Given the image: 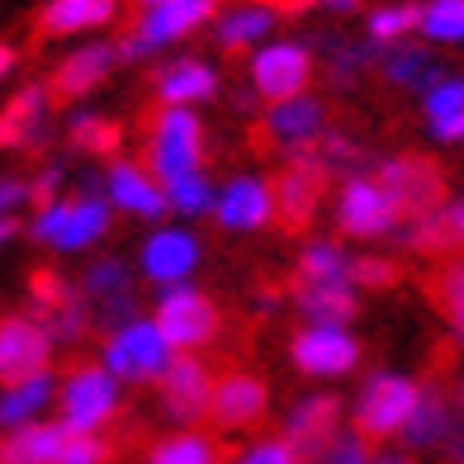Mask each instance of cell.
Masks as SVG:
<instances>
[{
    "instance_id": "6da1fadb",
    "label": "cell",
    "mask_w": 464,
    "mask_h": 464,
    "mask_svg": "<svg viewBox=\"0 0 464 464\" xmlns=\"http://www.w3.org/2000/svg\"><path fill=\"white\" fill-rule=\"evenodd\" d=\"M114 227V208L104 204V195H81V189H67L62 199L34 208L24 218V237L34 246L62 251V256H76V251H91L110 237Z\"/></svg>"
},
{
    "instance_id": "7a4b0ae2",
    "label": "cell",
    "mask_w": 464,
    "mask_h": 464,
    "mask_svg": "<svg viewBox=\"0 0 464 464\" xmlns=\"http://www.w3.org/2000/svg\"><path fill=\"white\" fill-rule=\"evenodd\" d=\"M119 403H123V384L100 361H76V365H67V374H57L53 408L67 431L104 436V427L119 417Z\"/></svg>"
},
{
    "instance_id": "3957f363",
    "label": "cell",
    "mask_w": 464,
    "mask_h": 464,
    "mask_svg": "<svg viewBox=\"0 0 464 464\" xmlns=\"http://www.w3.org/2000/svg\"><path fill=\"white\" fill-rule=\"evenodd\" d=\"M152 323L166 342H171L176 355H199L218 342L223 308H218L214 294H204L199 285H171V289H157Z\"/></svg>"
},
{
    "instance_id": "277c9868",
    "label": "cell",
    "mask_w": 464,
    "mask_h": 464,
    "mask_svg": "<svg viewBox=\"0 0 464 464\" xmlns=\"http://www.w3.org/2000/svg\"><path fill=\"white\" fill-rule=\"evenodd\" d=\"M142 166L161 185L176 180V176H189V171H204V123H199V114L161 104V110L147 119Z\"/></svg>"
},
{
    "instance_id": "5b68a950",
    "label": "cell",
    "mask_w": 464,
    "mask_h": 464,
    "mask_svg": "<svg viewBox=\"0 0 464 464\" xmlns=\"http://www.w3.org/2000/svg\"><path fill=\"white\" fill-rule=\"evenodd\" d=\"M171 342L157 332V323L138 313V318L100 332V365L110 370L119 384H157L161 370L171 365Z\"/></svg>"
},
{
    "instance_id": "8992f818",
    "label": "cell",
    "mask_w": 464,
    "mask_h": 464,
    "mask_svg": "<svg viewBox=\"0 0 464 464\" xmlns=\"http://www.w3.org/2000/svg\"><path fill=\"white\" fill-rule=\"evenodd\" d=\"M421 398V384L408 374H393V370H374L361 379L355 389V403H351V427L355 436L365 440H398L403 421L412 417Z\"/></svg>"
},
{
    "instance_id": "52a82bcc",
    "label": "cell",
    "mask_w": 464,
    "mask_h": 464,
    "mask_svg": "<svg viewBox=\"0 0 464 464\" xmlns=\"http://www.w3.org/2000/svg\"><path fill=\"white\" fill-rule=\"evenodd\" d=\"M332 185V171L323 166V157L313 152V147H299V152H289L285 166L276 171V180H270V199H276V223L285 232H308L313 218H318L323 208V195Z\"/></svg>"
},
{
    "instance_id": "ba28073f",
    "label": "cell",
    "mask_w": 464,
    "mask_h": 464,
    "mask_svg": "<svg viewBox=\"0 0 464 464\" xmlns=\"http://www.w3.org/2000/svg\"><path fill=\"white\" fill-rule=\"evenodd\" d=\"M214 14H218V0H161V5H147L138 14V24L114 44V53L119 62H142V57L180 44L185 34H195Z\"/></svg>"
},
{
    "instance_id": "9c48e42d",
    "label": "cell",
    "mask_w": 464,
    "mask_h": 464,
    "mask_svg": "<svg viewBox=\"0 0 464 464\" xmlns=\"http://www.w3.org/2000/svg\"><path fill=\"white\" fill-rule=\"evenodd\" d=\"M76 294L81 304L91 308V323L95 332H110L119 323H129L142 313V299H138V280L123 256H95L86 261V270L76 276Z\"/></svg>"
},
{
    "instance_id": "30bf717a",
    "label": "cell",
    "mask_w": 464,
    "mask_h": 464,
    "mask_svg": "<svg viewBox=\"0 0 464 464\" xmlns=\"http://www.w3.org/2000/svg\"><path fill=\"white\" fill-rule=\"evenodd\" d=\"M370 176L393 195V204H398V214H403V218H417V214H431V208L450 204L446 171H440L431 157H417V152L379 157Z\"/></svg>"
},
{
    "instance_id": "8fae6325",
    "label": "cell",
    "mask_w": 464,
    "mask_h": 464,
    "mask_svg": "<svg viewBox=\"0 0 464 464\" xmlns=\"http://www.w3.org/2000/svg\"><path fill=\"white\" fill-rule=\"evenodd\" d=\"M398 223H403V214L374 176H346L336 185V232H346L355 242H379L393 237Z\"/></svg>"
},
{
    "instance_id": "7c38bea8",
    "label": "cell",
    "mask_w": 464,
    "mask_h": 464,
    "mask_svg": "<svg viewBox=\"0 0 464 464\" xmlns=\"http://www.w3.org/2000/svg\"><path fill=\"white\" fill-rule=\"evenodd\" d=\"M214 370L204 355H171V365L157 379V408L171 427H199L208 421V398H214Z\"/></svg>"
},
{
    "instance_id": "4fadbf2b",
    "label": "cell",
    "mask_w": 464,
    "mask_h": 464,
    "mask_svg": "<svg viewBox=\"0 0 464 464\" xmlns=\"http://www.w3.org/2000/svg\"><path fill=\"white\" fill-rule=\"evenodd\" d=\"M361 342L351 336V327H318L304 323L289 336V365L308 379H342L361 365Z\"/></svg>"
},
{
    "instance_id": "5bb4252c",
    "label": "cell",
    "mask_w": 464,
    "mask_h": 464,
    "mask_svg": "<svg viewBox=\"0 0 464 464\" xmlns=\"http://www.w3.org/2000/svg\"><path fill=\"white\" fill-rule=\"evenodd\" d=\"M53 361H57V346L48 342V332L34 313L24 308L0 313V389L53 370Z\"/></svg>"
},
{
    "instance_id": "9a60e30c",
    "label": "cell",
    "mask_w": 464,
    "mask_h": 464,
    "mask_svg": "<svg viewBox=\"0 0 464 464\" xmlns=\"http://www.w3.org/2000/svg\"><path fill=\"white\" fill-rule=\"evenodd\" d=\"M100 180H104V204H110L114 214H129V218H142V223H161L166 214H171L161 180L133 157L104 161Z\"/></svg>"
},
{
    "instance_id": "2e32d148",
    "label": "cell",
    "mask_w": 464,
    "mask_h": 464,
    "mask_svg": "<svg viewBox=\"0 0 464 464\" xmlns=\"http://www.w3.org/2000/svg\"><path fill=\"white\" fill-rule=\"evenodd\" d=\"M204 246L189 227H152L138 246V270L142 280H152V289H171V285H189V276L199 270Z\"/></svg>"
},
{
    "instance_id": "e0dca14e",
    "label": "cell",
    "mask_w": 464,
    "mask_h": 464,
    "mask_svg": "<svg viewBox=\"0 0 464 464\" xmlns=\"http://www.w3.org/2000/svg\"><path fill=\"white\" fill-rule=\"evenodd\" d=\"M313 81V53L304 44H261L251 53V91H256L266 104H280V100H294L304 95Z\"/></svg>"
},
{
    "instance_id": "ac0fdd59",
    "label": "cell",
    "mask_w": 464,
    "mask_h": 464,
    "mask_svg": "<svg viewBox=\"0 0 464 464\" xmlns=\"http://www.w3.org/2000/svg\"><path fill=\"white\" fill-rule=\"evenodd\" d=\"M53 91L48 81H29L0 104V152H38L53 133Z\"/></svg>"
},
{
    "instance_id": "d6986e66",
    "label": "cell",
    "mask_w": 464,
    "mask_h": 464,
    "mask_svg": "<svg viewBox=\"0 0 464 464\" xmlns=\"http://www.w3.org/2000/svg\"><path fill=\"white\" fill-rule=\"evenodd\" d=\"M266 408H270V389L261 374L251 370H227L214 379V398H208V421L218 431L237 436V431H251L266 421Z\"/></svg>"
},
{
    "instance_id": "ffe728a7",
    "label": "cell",
    "mask_w": 464,
    "mask_h": 464,
    "mask_svg": "<svg viewBox=\"0 0 464 464\" xmlns=\"http://www.w3.org/2000/svg\"><path fill=\"white\" fill-rule=\"evenodd\" d=\"M342 417H346L342 398H332V393H304L299 403L285 412V440L308 464H318L323 450L336 440V431H342Z\"/></svg>"
},
{
    "instance_id": "44dd1931",
    "label": "cell",
    "mask_w": 464,
    "mask_h": 464,
    "mask_svg": "<svg viewBox=\"0 0 464 464\" xmlns=\"http://www.w3.org/2000/svg\"><path fill=\"white\" fill-rule=\"evenodd\" d=\"M261 133L270 147L280 152H299V147H313L323 133H327V104L318 95H294V100H280V104H266L261 114Z\"/></svg>"
},
{
    "instance_id": "7402d4cb",
    "label": "cell",
    "mask_w": 464,
    "mask_h": 464,
    "mask_svg": "<svg viewBox=\"0 0 464 464\" xmlns=\"http://www.w3.org/2000/svg\"><path fill=\"white\" fill-rule=\"evenodd\" d=\"M276 218V199H270V180L266 176H232L227 185H218L214 195V223L223 232H261Z\"/></svg>"
},
{
    "instance_id": "603a6c76",
    "label": "cell",
    "mask_w": 464,
    "mask_h": 464,
    "mask_svg": "<svg viewBox=\"0 0 464 464\" xmlns=\"http://www.w3.org/2000/svg\"><path fill=\"white\" fill-rule=\"evenodd\" d=\"M114 67H119V53H114V44H100V38H91V44H81V48H72L67 57L53 67V76H48V91H53V100H86V95H95L104 81L114 76Z\"/></svg>"
},
{
    "instance_id": "cb8c5ba5",
    "label": "cell",
    "mask_w": 464,
    "mask_h": 464,
    "mask_svg": "<svg viewBox=\"0 0 464 464\" xmlns=\"http://www.w3.org/2000/svg\"><path fill=\"white\" fill-rule=\"evenodd\" d=\"M289 299L304 323H318V327H351L361 318V294H355L351 280H294Z\"/></svg>"
},
{
    "instance_id": "d4e9b609",
    "label": "cell",
    "mask_w": 464,
    "mask_h": 464,
    "mask_svg": "<svg viewBox=\"0 0 464 464\" xmlns=\"http://www.w3.org/2000/svg\"><path fill=\"white\" fill-rule=\"evenodd\" d=\"M152 95H157V104L189 110V104H204V100L218 95V72H214V62H204V57H176L152 76Z\"/></svg>"
},
{
    "instance_id": "484cf974",
    "label": "cell",
    "mask_w": 464,
    "mask_h": 464,
    "mask_svg": "<svg viewBox=\"0 0 464 464\" xmlns=\"http://www.w3.org/2000/svg\"><path fill=\"white\" fill-rule=\"evenodd\" d=\"M114 14H119V0H48L34 24L38 38H76L114 24Z\"/></svg>"
},
{
    "instance_id": "4316f807",
    "label": "cell",
    "mask_w": 464,
    "mask_h": 464,
    "mask_svg": "<svg viewBox=\"0 0 464 464\" xmlns=\"http://www.w3.org/2000/svg\"><path fill=\"white\" fill-rule=\"evenodd\" d=\"M374 67H379V76H384L389 86L417 91V95H427L436 81L446 76V72H440V62H436L427 48H421V44H408V38H403V44L379 48V62H374Z\"/></svg>"
},
{
    "instance_id": "83f0119b",
    "label": "cell",
    "mask_w": 464,
    "mask_h": 464,
    "mask_svg": "<svg viewBox=\"0 0 464 464\" xmlns=\"http://www.w3.org/2000/svg\"><path fill=\"white\" fill-rule=\"evenodd\" d=\"M57 403V374L44 370L34 379H19V384L0 389V431L29 427V421H44Z\"/></svg>"
},
{
    "instance_id": "f1b7e54d",
    "label": "cell",
    "mask_w": 464,
    "mask_h": 464,
    "mask_svg": "<svg viewBox=\"0 0 464 464\" xmlns=\"http://www.w3.org/2000/svg\"><path fill=\"white\" fill-rule=\"evenodd\" d=\"M276 19L280 10L266 5V0H246V5H232L214 19V44L223 53H242V48H256L276 34Z\"/></svg>"
},
{
    "instance_id": "f546056e",
    "label": "cell",
    "mask_w": 464,
    "mask_h": 464,
    "mask_svg": "<svg viewBox=\"0 0 464 464\" xmlns=\"http://www.w3.org/2000/svg\"><path fill=\"white\" fill-rule=\"evenodd\" d=\"M450 417H455V403L440 389H421L412 417L403 421V431H398V440H403L408 455H421V450H440V440H446L450 431Z\"/></svg>"
},
{
    "instance_id": "4dcf8cb0",
    "label": "cell",
    "mask_w": 464,
    "mask_h": 464,
    "mask_svg": "<svg viewBox=\"0 0 464 464\" xmlns=\"http://www.w3.org/2000/svg\"><path fill=\"white\" fill-rule=\"evenodd\" d=\"M62 440H67V427L57 417L0 431V464H57Z\"/></svg>"
},
{
    "instance_id": "1f68e13d",
    "label": "cell",
    "mask_w": 464,
    "mask_h": 464,
    "mask_svg": "<svg viewBox=\"0 0 464 464\" xmlns=\"http://www.w3.org/2000/svg\"><path fill=\"white\" fill-rule=\"evenodd\" d=\"M389 242H398L412 256H450V251H459V232L450 223V208H431V214L403 218Z\"/></svg>"
},
{
    "instance_id": "d6a6232c",
    "label": "cell",
    "mask_w": 464,
    "mask_h": 464,
    "mask_svg": "<svg viewBox=\"0 0 464 464\" xmlns=\"http://www.w3.org/2000/svg\"><path fill=\"white\" fill-rule=\"evenodd\" d=\"M318 48H323V76H327L332 91H351L355 81L379 62V44H370V38L365 44H351V38H342V34H323Z\"/></svg>"
},
{
    "instance_id": "836d02e7",
    "label": "cell",
    "mask_w": 464,
    "mask_h": 464,
    "mask_svg": "<svg viewBox=\"0 0 464 464\" xmlns=\"http://www.w3.org/2000/svg\"><path fill=\"white\" fill-rule=\"evenodd\" d=\"M142 464H227V450L218 436L195 431V427H180L171 436H161L147 446Z\"/></svg>"
},
{
    "instance_id": "e575fe53",
    "label": "cell",
    "mask_w": 464,
    "mask_h": 464,
    "mask_svg": "<svg viewBox=\"0 0 464 464\" xmlns=\"http://www.w3.org/2000/svg\"><path fill=\"white\" fill-rule=\"evenodd\" d=\"M67 142L72 152L91 157V161H114L119 147H123V129L110 114H95V110H76L67 119Z\"/></svg>"
},
{
    "instance_id": "d590c367",
    "label": "cell",
    "mask_w": 464,
    "mask_h": 464,
    "mask_svg": "<svg viewBox=\"0 0 464 464\" xmlns=\"http://www.w3.org/2000/svg\"><path fill=\"white\" fill-rule=\"evenodd\" d=\"M76 285V280H72ZM44 332H48V342L57 346V351H72V346H81L86 336L95 332V323H91V308L81 304V294H72L67 304H57L53 313H44Z\"/></svg>"
},
{
    "instance_id": "8d00e7d4",
    "label": "cell",
    "mask_w": 464,
    "mask_h": 464,
    "mask_svg": "<svg viewBox=\"0 0 464 464\" xmlns=\"http://www.w3.org/2000/svg\"><path fill=\"white\" fill-rule=\"evenodd\" d=\"M161 189H166V204H171V214H180V218L214 214V195H218V185L208 180V171L176 176V180H166Z\"/></svg>"
},
{
    "instance_id": "74e56055",
    "label": "cell",
    "mask_w": 464,
    "mask_h": 464,
    "mask_svg": "<svg viewBox=\"0 0 464 464\" xmlns=\"http://www.w3.org/2000/svg\"><path fill=\"white\" fill-rule=\"evenodd\" d=\"M346 266H351V256L342 251V242L313 237L299 251V261H294V280H346Z\"/></svg>"
},
{
    "instance_id": "f35d334b",
    "label": "cell",
    "mask_w": 464,
    "mask_h": 464,
    "mask_svg": "<svg viewBox=\"0 0 464 464\" xmlns=\"http://www.w3.org/2000/svg\"><path fill=\"white\" fill-rule=\"evenodd\" d=\"M431 299H436L440 313H446L450 332L464 342V256H450L446 266H440V276L431 285Z\"/></svg>"
},
{
    "instance_id": "ab89813d",
    "label": "cell",
    "mask_w": 464,
    "mask_h": 464,
    "mask_svg": "<svg viewBox=\"0 0 464 464\" xmlns=\"http://www.w3.org/2000/svg\"><path fill=\"white\" fill-rule=\"evenodd\" d=\"M417 24H421V5H379L365 19V38L389 48V44H403L408 34H417Z\"/></svg>"
},
{
    "instance_id": "60d3db41",
    "label": "cell",
    "mask_w": 464,
    "mask_h": 464,
    "mask_svg": "<svg viewBox=\"0 0 464 464\" xmlns=\"http://www.w3.org/2000/svg\"><path fill=\"white\" fill-rule=\"evenodd\" d=\"M417 34H427L431 44H464V0H431V5H421Z\"/></svg>"
},
{
    "instance_id": "b9f144b4",
    "label": "cell",
    "mask_w": 464,
    "mask_h": 464,
    "mask_svg": "<svg viewBox=\"0 0 464 464\" xmlns=\"http://www.w3.org/2000/svg\"><path fill=\"white\" fill-rule=\"evenodd\" d=\"M76 294V285L62 276V270H53V266H38L34 276H29V308L24 313H34V318H44V313H53L57 304H67Z\"/></svg>"
},
{
    "instance_id": "7bdbcfd3",
    "label": "cell",
    "mask_w": 464,
    "mask_h": 464,
    "mask_svg": "<svg viewBox=\"0 0 464 464\" xmlns=\"http://www.w3.org/2000/svg\"><path fill=\"white\" fill-rule=\"evenodd\" d=\"M346 280L355 289H393L398 280H403V266L389 261V256H351Z\"/></svg>"
},
{
    "instance_id": "ee69618b",
    "label": "cell",
    "mask_w": 464,
    "mask_h": 464,
    "mask_svg": "<svg viewBox=\"0 0 464 464\" xmlns=\"http://www.w3.org/2000/svg\"><path fill=\"white\" fill-rule=\"evenodd\" d=\"M114 459V446L104 436H86V431H67L57 450V464H110Z\"/></svg>"
},
{
    "instance_id": "f6af8a7d",
    "label": "cell",
    "mask_w": 464,
    "mask_h": 464,
    "mask_svg": "<svg viewBox=\"0 0 464 464\" xmlns=\"http://www.w3.org/2000/svg\"><path fill=\"white\" fill-rule=\"evenodd\" d=\"M455 110H464V76H440L436 86L421 95V114H427V123H436Z\"/></svg>"
},
{
    "instance_id": "bcb514c9",
    "label": "cell",
    "mask_w": 464,
    "mask_h": 464,
    "mask_svg": "<svg viewBox=\"0 0 464 464\" xmlns=\"http://www.w3.org/2000/svg\"><path fill=\"white\" fill-rule=\"evenodd\" d=\"M62 195H67V166H62V161H44L29 176V208H44V204L62 199Z\"/></svg>"
},
{
    "instance_id": "7dc6e473",
    "label": "cell",
    "mask_w": 464,
    "mask_h": 464,
    "mask_svg": "<svg viewBox=\"0 0 464 464\" xmlns=\"http://www.w3.org/2000/svg\"><path fill=\"white\" fill-rule=\"evenodd\" d=\"M232 464H308V459L294 450L285 436H270V440H256V446H246Z\"/></svg>"
},
{
    "instance_id": "c3c4849f",
    "label": "cell",
    "mask_w": 464,
    "mask_h": 464,
    "mask_svg": "<svg viewBox=\"0 0 464 464\" xmlns=\"http://www.w3.org/2000/svg\"><path fill=\"white\" fill-rule=\"evenodd\" d=\"M318 464H374L370 455V440L365 436H355V431H336V440L323 450Z\"/></svg>"
},
{
    "instance_id": "681fc988",
    "label": "cell",
    "mask_w": 464,
    "mask_h": 464,
    "mask_svg": "<svg viewBox=\"0 0 464 464\" xmlns=\"http://www.w3.org/2000/svg\"><path fill=\"white\" fill-rule=\"evenodd\" d=\"M431 138H436V142H464V110L436 119V123H431Z\"/></svg>"
},
{
    "instance_id": "f907efd6",
    "label": "cell",
    "mask_w": 464,
    "mask_h": 464,
    "mask_svg": "<svg viewBox=\"0 0 464 464\" xmlns=\"http://www.w3.org/2000/svg\"><path fill=\"white\" fill-rule=\"evenodd\" d=\"M14 67H19V48L0 38V86H5V81L14 76Z\"/></svg>"
},
{
    "instance_id": "816d5d0a",
    "label": "cell",
    "mask_w": 464,
    "mask_h": 464,
    "mask_svg": "<svg viewBox=\"0 0 464 464\" xmlns=\"http://www.w3.org/2000/svg\"><path fill=\"white\" fill-rule=\"evenodd\" d=\"M280 299H285L280 289H256V299H251V304H256V313H276Z\"/></svg>"
},
{
    "instance_id": "f5cc1de1",
    "label": "cell",
    "mask_w": 464,
    "mask_h": 464,
    "mask_svg": "<svg viewBox=\"0 0 464 464\" xmlns=\"http://www.w3.org/2000/svg\"><path fill=\"white\" fill-rule=\"evenodd\" d=\"M313 5H323L327 14H355V10H361V0H313Z\"/></svg>"
},
{
    "instance_id": "db71d44e",
    "label": "cell",
    "mask_w": 464,
    "mask_h": 464,
    "mask_svg": "<svg viewBox=\"0 0 464 464\" xmlns=\"http://www.w3.org/2000/svg\"><path fill=\"white\" fill-rule=\"evenodd\" d=\"M446 208H450V223H455V232H459V246H464V189H459V195H455Z\"/></svg>"
},
{
    "instance_id": "11a10c76",
    "label": "cell",
    "mask_w": 464,
    "mask_h": 464,
    "mask_svg": "<svg viewBox=\"0 0 464 464\" xmlns=\"http://www.w3.org/2000/svg\"><path fill=\"white\" fill-rule=\"evenodd\" d=\"M374 464H417V459H412L408 450H379V455H374Z\"/></svg>"
},
{
    "instance_id": "9f6ffc18",
    "label": "cell",
    "mask_w": 464,
    "mask_h": 464,
    "mask_svg": "<svg viewBox=\"0 0 464 464\" xmlns=\"http://www.w3.org/2000/svg\"><path fill=\"white\" fill-rule=\"evenodd\" d=\"M455 408H464V384L455 389Z\"/></svg>"
},
{
    "instance_id": "6f0895ef",
    "label": "cell",
    "mask_w": 464,
    "mask_h": 464,
    "mask_svg": "<svg viewBox=\"0 0 464 464\" xmlns=\"http://www.w3.org/2000/svg\"><path fill=\"white\" fill-rule=\"evenodd\" d=\"M138 5H142V10H147V5H161V0H138Z\"/></svg>"
}]
</instances>
